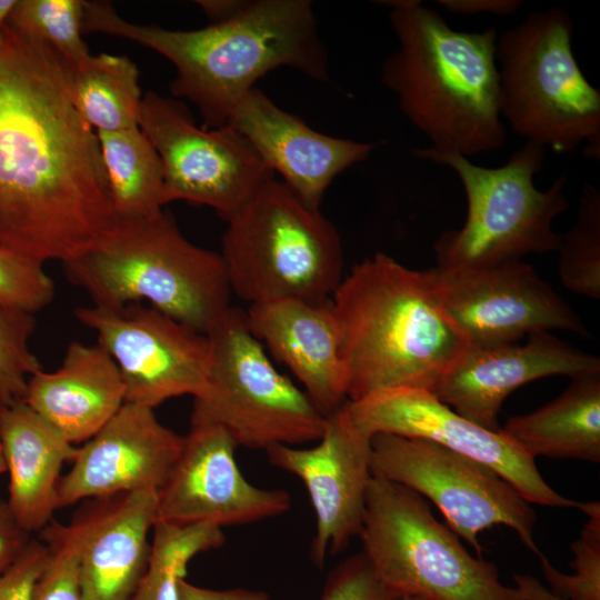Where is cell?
<instances>
[{
    "label": "cell",
    "mask_w": 600,
    "mask_h": 600,
    "mask_svg": "<svg viewBox=\"0 0 600 600\" xmlns=\"http://www.w3.org/2000/svg\"><path fill=\"white\" fill-rule=\"evenodd\" d=\"M114 214L97 133L68 70L9 26L0 40V247L44 263L86 251Z\"/></svg>",
    "instance_id": "cell-1"
},
{
    "label": "cell",
    "mask_w": 600,
    "mask_h": 600,
    "mask_svg": "<svg viewBox=\"0 0 600 600\" xmlns=\"http://www.w3.org/2000/svg\"><path fill=\"white\" fill-rule=\"evenodd\" d=\"M82 32L121 37L168 59L176 68L172 93L197 106L204 128L224 126L256 81L277 68L329 79L327 49L309 0L238 1L227 18L196 30L137 24L107 1L84 0Z\"/></svg>",
    "instance_id": "cell-2"
},
{
    "label": "cell",
    "mask_w": 600,
    "mask_h": 600,
    "mask_svg": "<svg viewBox=\"0 0 600 600\" xmlns=\"http://www.w3.org/2000/svg\"><path fill=\"white\" fill-rule=\"evenodd\" d=\"M397 49L380 79L401 113L430 147L466 158L501 149L507 127L499 108L498 31L452 29L418 0L383 1Z\"/></svg>",
    "instance_id": "cell-3"
},
{
    "label": "cell",
    "mask_w": 600,
    "mask_h": 600,
    "mask_svg": "<svg viewBox=\"0 0 600 600\" xmlns=\"http://www.w3.org/2000/svg\"><path fill=\"white\" fill-rule=\"evenodd\" d=\"M348 400L392 388L434 392L468 348L437 300L430 269L377 252L332 293Z\"/></svg>",
    "instance_id": "cell-4"
},
{
    "label": "cell",
    "mask_w": 600,
    "mask_h": 600,
    "mask_svg": "<svg viewBox=\"0 0 600 600\" xmlns=\"http://www.w3.org/2000/svg\"><path fill=\"white\" fill-rule=\"evenodd\" d=\"M63 269L94 306L146 303L204 334L231 307L220 253L186 239L164 211L148 218H114Z\"/></svg>",
    "instance_id": "cell-5"
},
{
    "label": "cell",
    "mask_w": 600,
    "mask_h": 600,
    "mask_svg": "<svg viewBox=\"0 0 600 600\" xmlns=\"http://www.w3.org/2000/svg\"><path fill=\"white\" fill-rule=\"evenodd\" d=\"M573 31L568 11L553 6L498 33L500 114L524 142L599 160L600 91L576 60Z\"/></svg>",
    "instance_id": "cell-6"
},
{
    "label": "cell",
    "mask_w": 600,
    "mask_h": 600,
    "mask_svg": "<svg viewBox=\"0 0 600 600\" xmlns=\"http://www.w3.org/2000/svg\"><path fill=\"white\" fill-rule=\"evenodd\" d=\"M412 152L454 171L467 198L463 226L442 232L433 244L436 268L486 269L558 250L561 234L552 224L569 207L567 176H559L544 190L534 186L546 149L524 142L498 168H484L462 154L430 146Z\"/></svg>",
    "instance_id": "cell-7"
},
{
    "label": "cell",
    "mask_w": 600,
    "mask_h": 600,
    "mask_svg": "<svg viewBox=\"0 0 600 600\" xmlns=\"http://www.w3.org/2000/svg\"><path fill=\"white\" fill-rule=\"evenodd\" d=\"M221 251L232 296L248 306L329 300L343 278L336 227L282 181L264 183L228 221Z\"/></svg>",
    "instance_id": "cell-8"
},
{
    "label": "cell",
    "mask_w": 600,
    "mask_h": 600,
    "mask_svg": "<svg viewBox=\"0 0 600 600\" xmlns=\"http://www.w3.org/2000/svg\"><path fill=\"white\" fill-rule=\"evenodd\" d=\"M358 537L377 578L400 599L524 600L404 486L371 476Z\"/></svg>",
    "instance_id": "cell-9"
},
{
    "label": "cell",
    "mask_w": 600,
    "mask_h": 600,
    "mask_svg": "<svg viewBox=\"0 0 600 600\" xmlns=\"http://www.w3.org/2000/svg\"><path fill=\"white\" fill-rule=\"evenodd\" d=\"M206 334L208 370L191 418L222 427L238 447L266 451L319 440L326 417L273 366L244 310L231 306Z\"/></svg>",
    "instance_id": "cell-10"
},
{
    "label": "cell",
    "mask_w": 600,
    "mask_h": 600,
    "mask_svg": "<svg viewBox=\"0 0 600 600\" xmlns=\"http://www.w3.org/2000/svg\"><path fill=\"white\" fill-rule=\"evenodd\" d=\"M370 443L371 476L431 500L477 557L483 553L479 533L494 526L511 528L530 551L542 553L533 538L537 517L530 502L488 466L426 439L378 433Z\"/></svg>",
    "instance_id": "cell-11"
},
{
    "label": "cell",
    "mask_w": 600,
    "mask_h": 600,
    "mask_svg": "<svg viewBox=\"0 0 600 600\" xmlns=\"http://www.w3.org/2000/svg\"><path fill=\"white\" fill-rule=\"evenodd\" d=\"M139 128L162 162L167 203L208 206L228 221L274 178L233 127L199 128L184 104L171 98L144 93Z\"/></svg>",
    "instance_id": "cell-12"
},
{
    "label": "cell",
    "mask_w": 600,
    "mask_h": 600,
    "mask_svg": "<svg viewBox=\"0 0 600 600\" xmlns=\"http://www.w3.org/2000/svg\"><path fill=\"white\" fill-rule=\"evenodd\" d=\"M430 272L440 308L468 348L514 343L551 330L590 337L579 314L522 260L467 271L434 267Z\"/></svg>",
    "instance_id": "cell-13"
},
{
    "label": "cell",
    "mask_w": 600,
    "mask_h": 600,
    "mask_svg": "<svg viewBox=\"0 0 600 600\" xmlns=\"http://www.w3.org/2000/svg\"><path fill=\"white\" fill-rule=\"evenodd\" d=\"M74 316L94 331L117 364L124 402L154 409L201 391L209 362L207 334L146 303L78 307Z\"/></svg>",
    "instance_id": "cell-14"
},
{
    "label": "cell",
    "mask_w": 600,
    "mask_h": 600,
    "mask_svg": "<svg viewBox=\"0 0 600 600\" xmlns=\"http://www.w3.org/2000/svg\"><path fill=\"white\" fill-rule=\"evenodd\" d=\"M348 407L356 426L369 438L387 433L430 440L488 466L530 503L554 508H578L580 503L553 490L540 474L534 459L501 429L491 431L473 423L429 390H380L356 401L348 400Z\"/></svg>",
    "instance_id": "cell-15"
},
{
    "label": "cell",
    "mask_w": 600,
    "mask_h": 600,
    "mask_svg": "<svg viewBox=\"0 0 600 600\" xmlns=\"http://www.w3.org/2000/svg\"><path fill=\"white\" fill-rule=\"evenodd\" d=\"M237 447L222 427L191 418L180 456L157 492V521L222 529L286 513L289 492L250 483L236 462Z\"/></svg>",
    "instance_id": "cell-16"
},
{
    "label": "cell",
    "mask_w": 600,
    "mask_h": 600,
    "mask_svg": "<svg viewBox=\"0 0 600 600\" xmlns=\"http://www.w3.org/2000/svg\"><path fill=\"white\" fill-rule=\"evenodd\" d=\"M370 441L353 422L347 401L326 416L316 446L266 450L272 466L298 477L308 491L316 516L310 558L319 569L328 554L341 552L359 536L371 478Z\"/></svg>",
    "instance_id": "cell-17"
},
{
    "label": "cell",
    "mask_w": 600,
    "mask_h": 600,
    "mask_svg": "<svg viewBox=\"0 0 600 600\" xmlns=\"http://www.w3.org/2000/svg\"><path fill=\"white\" fill-rule=\"evenodd\" d=\"M184 437L162 424L154 409L124 402L83 446L59 483V509L87 499L152 491L168 479Z\"/></svg>",
    "instance_id": "cell-18"
},
{
    "label": "cell",
    "mask_w": 600,
    "mask_h": 600,
    "mask_svg": "<svg viewBox=\"0 0 600 600\" xmlns=\"http://www.w3.org/2000/svg\"><path fill=\"white\" fill-rule=\"evenodd\" d=\"M592 373H600L598 356L541 331L529 334L524 344L467 348L433 393L461 417L499 431L502 403L516 389L550 376Z\"/></svg>",
    "instance_id": "cell-19"
},
{
    "label": "cell",
    "mask_w": 600,
    "mask_h": 600,
    "mask_svg": "<svg viewBox=\"0 0 600 600\" xmlns=\"http://www.w3.org/2000/svg\"><path fill=\"white\" fill-rule=\"evenodd\" d=\"M302 202L319 209L333 179L368 158L376 144L322 134L279 108L259 88L236 106L228 122Z\"/></svg>",
    "instance_id": "cell-20"
},
{
    "label": "cell",
    "mask_w": 600,
    "mask_h": 600,
    "mask_svg": "<svg viewBox=\"0 0 600 600\" xmlns=\"http://www.w3.org/2000/svg\"><path fill=\"white\" fill-rule=\"evenodd\" d=\"M72 519L83 600H130L147 568L157 492L91 499Z\"/></svg>",
    "instance_id": "cell-21"
},
{
    "label": "cell",
    "mask_w": 600,
    "mask_h": 600,
    "mask_svg": "<svg viewBox=\"0 0 600 600\" xmlns=\"http://www.w3.org/2000/svg\"><path fill=\"white\" fill-rule=\"evenodd\" d=\"M253 336L298 379L326 417L348 401V382L331 300L283 299L248 306Z\"/></svg>",
    "instance_id": "cell-22"
},
{
    "label": "cell",
    "mask_w": 600,
    "mask_h": 600,
    "mask_svg": "<svg viewBox=\"0 0 600 600\" xmlns=\"http://www.w3.org/2000/svg\"><path fill=\"white\" fill-rule=\"evenodd\" d=\"M72 444L92 438L124 403L117 364L99 344L72 341L61 366L38 370L22 399Z\"/></svg>",
    "instance_id": "cell-23"
},
{
    "label": "cell",
    "mask_w": 600,
    "mask_h": 600,
    "mask_svg": "<svg viewBox=\"0 0 600 600\" xmlns=\"http://www.w3.org/2000/svg\"><path fill=\"white\" fill-rule=\"evenodd\" d=\"M0 449L9 473L7 503L27 531L40 532L59 509L60 472L78 447L18 400L0 406Z\"/></svg>",
    "instance_id": "cell-24"
},
{
    "label": "cell",
    "mask_w": 600,
    "mask_h": 600,
    "mask_svg": "<svg viewBox=\"0 0 600 600\" xmlns=\"http://www.w3.org/2000/svg\"><path fill=\"white\" fill-rule=\"evenodd\" d=\"M552 401L508 418L501 431L528 456L600 462V373L571 379Z\"/></svg>",
    "instance_id": "cell-25"
},
{
    "label": "cell",
    "mask_w": 600,
    "mask_h": 600,
    "mask_svg": "<svg viewBox=\"0 0 600 600\" xmlns=\"http://www.w3.org/2000/svg\"><path fill=\"white\" fill-rule=\"evenodd\" d=\"M114 218H148L166 202L162 162L139 127L97 131Z\"/></svg>",
    "instance_id": "cell-26"
},
{
    "label": "cell",
    "mask_w": 600,
    "mask_h": 600,
    "mask_svg": "<svg viewBox=\"0 0 600 600\" xmlns=\"http://www.w3.org/2000/svg\"><path fill=\"white\" fill-rule=\"evenodd\" d=\"M67 70L71 100L91 128L119 131L139 127L143 94L139 70L129 58L90 54Z\"/></svg>",
    "instance_id": "cell-27"
},
{
    "label": "cell",
    "mask_w": 600,
    "mask_h": 600,
    "mask_svg": "<svg viewBox=\"0 0 600 600\" xmlns=\"http://www.w3.org/2000/svg\"><path fill=\"white\" fill-rule=\"evenodd\" d=\"M152 532L147 568L130 600H180L189 562L226 542L221 528L204 523L157 521Z\"/></svg>",
    "instance_id": "cell-28"
},
{
    "label": "cell",
    "mask_w": 600,
    "mask_h": 600,
    "mask_svg": "<svg viewBox=\"0 0 600 600\" xmlns=\"http://www.w3.org/2000/svg\"><path fill=\"white\" fill-rule=\"evenodd\" d=\"M84 0H18L7 26L48 46L72 69L90 57L82 40Z\"/></svg>",
    "instance_id": "cell-29"
},
{
    "label": "cell",
    "mask_w": 600,
    "mask_h": 600,
    "mask_svg": "<svg viewBox=\"0 0 600 600\" xmlns=\"http://www.w3.org/2000/svg\"><path fill=\"white\" fill-rule=\"evenodd\" d=\"M557 251L562 284L577 294L600 299V190L596 186H583L576 222L561 234Z\"/></svg>",
    "instance_id": "cell-30"
},
{
    "label": "cell",
    "mask_w": 600,
    "mask_h": 600,
    "mask_svg": "<svg viewBox=\"0 0 600 600\" xmlns=\"http://www.w3.org/2000/svg\"><path fill=\"white\" fill-rule=\"evenodd\" d=\"M579 510L588 516L577 540L571 543L573 574L557 570L541 553V571L550 591L568 600H600V504L580 502Z\"/></svg>",
    "instance_id": "cell-31"
},
{
    "label": "cell",
    "mask_w": 600,
    "mask_h": 600,
    "mask_svg": "<svg viewBox=\"0 0 600 600\" xmlns=\"http://www.w3.org/2000/svg\"><path fill=\"white\" fill-rule=\"evenodd\" d=\"M33 314L0 302V401L22 400L31 374L42 369L29 348L34 330Z\"/></svg>",
    "instance_id": "cell-32"
},
{
    "label": "cell",
    "mask_w": 600,
    "mask_h": 600,
    "mask_svg": "<svg viewBox=\"0 0 600 600\" xmlns=\"http://www.w3.org/2000/svg\"><path fill=\"white\" fill-rule=\"evenodd\" d=\"M49 562L38 582L34 600H83L79 581V557L72 526L50 522L40 531Z\"/></svg>",
    "instance_id": "cell-33"
},
{
    "label": "cell",
    "mask_w": 600,
    "mask_h": 600,
    "mask_svg": "<svg viewBox=\"0 0 600 600\" xmlns=\"http://www.w3.org/2000/svg\"><path fill=\"white\" fill-rule=\"evenodd\" d=\"M53 297V281L42 263L0 247L1 303L33 314Z\"/></svg>",
    "instance_id": "cell-34"
},
{
    "label": "cell",
    "mask_w": 600,
    "mask_h": 600,
    "mask_svg": "<svg viewBox=\"0 0 600 600\" xmlns=\"http://www.w3.org/2000/svg\"><path fill=\"white\" fill-rule=\"evenodd\" d=\"M376 576L362 552L334 567L324 584L321 600H399Z\"/></svg>",
    "instance_id": "cell-35"
},
{
    "label": "cell",
    "mask_w": 600,
    "mask_h": 600,
    "mask_svg": "<svg viewBox=\"0 0 600 600\" xmlns=\"http://www.w3.org/2000/svg\"><path fill=\"white\" fill-rule=\"evenodd\" d=\"M49 557L47 544L32 538L20 557L0 576V600H34Z\"/></svg>",
    "instance_id": "cell-36"
},
{
    "label": "cell",
    "mask_w": 600,
    "mask_h": 600,
    "mask_svg": "<svg viewBox=\"0 0 600 600\" xmlns=\"http://www.w3.org/2000/svg\"><path fill=\"white\" fill-rule=\"evenodd\" d=\"M32 539L16 519L7 501L0 500V576L20 557Z\"/></svg>",
    "instance_id": "cell-37"
},
{
    "label": "cell",
    "mask_w": 600,
    "mask_h": 600,
    "mask_svg": "<svg viewBox=\"0 0 600 600\" xmlns=\"http://www.w3.org/2000/svg\"><path fill=\"white\" fill-rule=\"evenodd\" d=\"M437 3L454 14L488 13L501 17L513 16L524 6L522 0H437Z\"/></svg>",
    "instance_id": "cell-38"
},
{
    "label": "cell",
    "mask_w": 600,
    "mask_h": 600,
    "mask_svg": "<svg viewBox=\"0 0 600 600\" xmlns=\"http://www.w3.org/2000/svg\"><path fill=\"white\" fill-rule=\"evenodd\" d=\"M180 600H270L268 592L232 588L213 590L198 587L183 579L180 583Z\"/></svg>",
    "instance_id": "cell-39"
},
{
    "label": "cell",
    "mask_w": 600,
    "mask_h": 600,
    "mask_svg": "<svg viewBox=\"0 0 600 600\" xmlns=\"http://www.w3.org/2000/svg\"><path fill=\"white\" fill-rule=\"evenodd\" d=\"M513 581L517 584V590L524 600H568L551 592L531 574H513Z\"/></svg>",
    "instance_id": "cell-40"
},
{
    "label": "cell",
    "mask_w": 600,
    "mask_h": 600,
    "mask_svg": "<svg viewBox=\"0 0 600 600\" xmlns=\"http://www.w3.org/2000/svg\"><path fill=\"white\" fill-rule=\"evenodd\" d=\"M18 0H0V29H2Z\"/></svg>",
    "instance_id": "cell-41"
},
{
    "label": "cell",
    "mask_w": 600,
    "mask_h": 600,
    "mask_svg": "<svg viewBox=\"0 0 600 600\" xmlns=\"http://www.w3.org/2000/svg\"><path fill=\"white\" fill-rule=\"evenodd\" d=\"M4 471H6V464H4L3 457L0 449V474L3 473Z\"/></svg>",
    "instance_id": "cell-42"
},
{
    "label": "cell",
    "mask_w": 600,
    "mask_h": 600,
    "mask_svg": "<svg viewBox=\"0 0 600 600\" xmlns=\"http://www.w3.org/2000/svg\"><path fill=\"white\" fill-rule=\"evenodd\" d=\"M399 600H426V599L418 598V597H404V598H401Z\"/></svg>",
    "instance_id": "cell-43"
},
{
    "label": "cell",
    "mask_w": 600,
    "mask_h": 600,
    "mask_svg": "<svg viewBox=\"0 0 600 600\" xmlns=\"http://www.w3.org/2000/svg\"><path fill=\"white\" fill-rule=\"evenodd\" d=\"M1 37H2V29H0V40H1Z\"/></svg>",
    "instance_id": "cell-44"
},
{
    "label": "cell",
    "mask_w": 600,
    "mask_h": 600,
    "mask_svg": "<svg viewBox=\"0 0 600 600\" xmlns=\"http://www.w3.org/2000/svg\"><path fill=\"white\" fill-rule=\"evenodd\" d=\"M2 404V402L0 401V406Z\"/></svg>",
    "instance_id": "cell-45"
}]
</instances>
